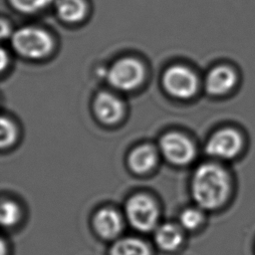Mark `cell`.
<instances>
[{"label": "cell", "mask_w": 255, "mask_h": 255, "mask_svg": "<svg viewBox=\"0 0 255 255\" xmlns=\"http://www.w3.org/2000/svg\"><path fill=\"white\" fill-rule=\"evenodd\" d=\"M190 190L199 208L217 209L226 202L230 195L229 175L218 164L203 163L193 173Z\"/></svg>", "instance_id": "obj_1"}, {"label": "cell", "mask_w": 255, "mask_h": 255, "mask_svg": "<svg viewBox=\"0 0 255 255\" xmlns=\"http://www.w3.org/2000/svg\"><path fill=\"white\" fill-rule=\"evenodd\" d=\"M11 45L21 57L39 60L50 54L54 47V42L51 35L44 29L26 26L12 34Z\"/></svg>", "instance_id": "obj_2"}, {"label": "cell", "mask_w": 255, "mask_h": 255, "mask_svg": "<svg viewBox=\"0 0 255 255\" xmlns=\"http://www.w3.org/2000/svg\"><path fill=\"white\" fill-rule=\"evenodd\" d=\"M129 224L140 232H149L156 228L159 210L155 201L147 194L137 193L130 196L125 207Z\"/></svg>", "instance_id": "obj_3"}, {"label": "cell", "mask_w": 255, "mask_h": 255, "mask_svg": "<svg viewBox=\"0 0 255 255\" xmlns=\"http://www.w3.org/2000/svg\"><path fill=\"white\" fill-rule=\"evenodd\" d=\"M105 77L109 84L120 91H132L144 79V67L137 59L127 57L114 62L106 71Z\"/></svg>", "instance_id": "obj_4"}, {"label": "cell", "mask_w": 255, "mask_h": 255, "mask_svg": "<svg viewBox=\"0 0 255 255\" xmlns=\"http://www.w3.org/2000/svg\"><path fill=\"white\" fill-rule=\"evenodd\" d=\"M162 86L171 97L186 100L196 94L198 80L194 72L188 67L174 65L163 73Z\"/></svg>", "instance_id": "obj_5"}, {"label": "cell", "mask_w": 255, "mask_h": 255, "mask_svg": "<svg viewBox=\"0 0 255 255\" xmlns=\"http://www.w3.org/2000/svg\"><path fill=\"white\" fill-rule=\"evenodd\" d=\"M159 150L172 164L185 165L195 157V146L191 139L179 131L164 133L159 139Z\"/></svg>", "instance_id": "obj_6"}, {"label": "cell", "mask_w": 255, "mask_h": 255, "mask_svg": "<svg viewBox=\"0 0 255 255\" xmlns=\"http://www.w3.org/2000/svg\"><path fill=\"white\" fill-rule=\"evenodd\" d=\"M243 139L241 134L234 128H225L215 131L205 145L208 155L219 159H231L241 150Z\"/></svg>", "instance_id": "obj_7"}, {"label": "cell", "mask_w": 255, "mask_h": 255, "mask_svg": "<svg viewBox=\"0 0 255 255\" xmlns=\"http://www.w3.org/2000/svg\"><path fill=\"white\" fill-rule=\"evenodd\" d=\"M124 111V103L112 93L101 92L95 98L94 113L103 124L114 125L118 123L122 119Z\"/></svg>", "instance_id": "obj_8"}, {"label": "cell", "mask_w": 255, "mask_h": 255, "mask_svg": "<svg viewBox=\"0 0 255 255\" xmlns=\"http://www.w3.org/2000/svg\"><path fill=\"white\" fill-rule=\"evenodd\" d=\"M237 83V75L229 66L212 68L205 78V89L212 96H222L229 93Z\"/></svg>", "instance_id": "obj_9"}, {"label": "cell", "mask_w": 255, "mask_h": 255, "mask_svg": "<svg viewBox=\"0 0 255 255\" xmlns=\"http://www.w3.org/2000/svg\"><path fill=\"white\" fill-rule=\"evenodd\" d=\"M93 226L99 236L113 239L120 235L124 227L122 215L114 208L105 207L97 211L93 218Z\"/></svg>", "instance_id": "obj_10"}, {"label": "cell", "mask_w": 255, "mask_h": 255, "mask_svg": "<svg viewBox=\"0 0 255 255\" xmlns=\"http://www.w3.org/2000/svg\"><path fill=\"white\" fill-rule=\"evenodd\" d=\"M157 161V151L150 144H140L128 154L129 168L136 173H145L151 170Z\"/></svg>", "instance_id": "obj_11"}, {"label": "cell", "mask_w": 255, "mask_h": 255, "mask_svg": "<svg viewBox=\"0 0 255 255\" xmlns=\"http://www.w3.org/2000/svg\"><path fill=\"white\" fill-rule=\"evenodd\" d=\"M154 241L164 251L177 249L183 241L182 228L172 223H164L155 228Z\"/></svg>", "instance_id": "obj_12"}, {"label": "cell", "mask_w": 255, "mask_h": 255, "mask_svg": "<svg viewBox=\"0 0 255 255\" xmlns=\"http://www.w3.org/2000/svg\"><path fill=\"white\" fill-rule=\"evenodd\" d=\"M54 7L57 16L68 23L80 22L88 13L87 0H55Z\"/></svg>", "instance_id": "obj_13"}, {"label": "cell", "mask_w": 255, "mask_h": 255, "mask_svg": "<svg viewBox=\"0 0 255 255\" xmlns=\"http://www.w3.org/2000/svg\"><path fill=\"white\" fill-rule=\"evenodd\" d=\"M110 255H150V250L140 239L128 237L116 241L111 248Z\"/></svg>", "instance_id": "obj_14"}, {"label": "cell", "mask_w": 255, "mask_h": 255, "mask_svg": "<svg viewBox=\"0 0 255 255\" xmlns=\"http://www.w3.org/2000/svg\"><path fill=\"white\" fill-rule=\"evenodd\" d=\"M11 7L24 14H34L54 4L55 0H8Z\"/></svg>", "instance_id": "obj_15"}, {"label": "cell", "mask_w": 255, "mask_h": 255, "mask_svg": "<svg viewBox=\"0 0 255 255\" xmlns=\"http://www.w3.org/2000/svg\"><path fill=\"white\" fill-rule=\"evenodd\" d=\"M21 216V210L19 205L10 199L3 200L1 203L0 220L3 226L11 227L15 225Z\"/></svg>", "instance_id": "obj_16"}, {"label": "cell", "mask_w": 255, "mask_h": 255, "mask_svg": "<svg viewBox=\"0 0 255 255\" xmlns=\"http://www.w3.org/2000/svg\"><path fill=\"white\" fill-rule=\"evenodd\" d=\"M204 215L200 208L189 207L184 209L179 215V224L182 229L195 230L203 222Z\"/></svg>", "instance_id": "obj_17"}, {"label": "cell", "mask_w": 255, "mask_h": 255, "mask_svg": "<svg viewBox=\"0 0 255 255\" xmlns=\"http://www.w3.org/2000/svg\"><path fill=\"white\" fill-rule=\"evenodd\" d=\"M17 137V128L14 123L7 117L3 116L1 119V146L5 148L10 146Z\"/></svg>", "instance_id": "obj_18"}, {"label": "cell", "mask_w": 255, "mask_h": 255, "mask_svg": "<svg viewBox=\"0 0 255 255\" xmlns=\"http://www.w3.org/2000/svg\"><path fill=\"white\" fill-rule=\"evenodd\" d=\"M12 32H11V27L9 22L6 19H2L1 20V37L3 39L5 38H11L12 36Z\"/></svg>", "instance_id": "obj_19"}, {"label": "cell", "mask_w": 255, "mask_h": 255, "mask_svg": "<svg viewBox=\"0 0 255 255\" xmlns=\"http://www.w3.org/2000/svg\"><path fill=\"white\" fill-rule=\"evenodd\" d=\"M1 58H2V61H1V69L4 70L5 69V64L8 62L7 61V55H6V52L4 50H2L1 52Z\"/></svg>", "instance_id": "obj_20"}]
</instances>
